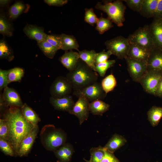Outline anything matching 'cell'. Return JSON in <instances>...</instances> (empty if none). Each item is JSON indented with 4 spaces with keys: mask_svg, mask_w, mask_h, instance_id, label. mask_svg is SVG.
I'll return each instance as SVG.
<instances>
[{
    "mask_svg": "<svg viewBox=\"0 0 162 162\" xmlns=\"http://www.w3.org/2000/svg\"><path fill=\"white\" fill-rule=\"evenodd\" d=\"M2 116V118L5 120L8 126V142L17 156L22 141L35 126L25 118L20 107H7L4 111Z\"/></svg>",
    "mask_w": 162,
    "mask_h": 162,
    "instance_id": "6da1fadb",
    "label": "cell"
},
{
    "mask_svg": "<svg viewBox=\"0 0 162 162\" xmlns=\"http://www.w3.org/2000/svg\"><path fill=\"white\" fill-rule=\"evenodd\" d=\"M66 77L71 83L74 91H77L97 82L98 74L80 59L76 67L69 72Z\"/></svg>",
    "mask_w": 162,
    "mask_h": 162,
    "instance_id": "7a4b0ae2",
    "label": "cell"
},
{
    "mask_svg": "<svg viewBox=\"0 0 162 162\" xmlns=\"http://www.w3.org/2000/svg\"><path fill=\"white\" fill-rule=\"evenodd\" d=\"M42 144L47 150L53 152L66 143L67 135L64 131L52 124L44 126L40 134Z\"/></svg>",
    "mask_w": 162,
    "mask_h": 162,
    "instance_id": "3957f363",
    "label": "cell"
},
{
    "mask_svg": "<svg viewBox=\"0 0 162 162\" xmlns=\"http://www.w3.org/2000/svg\"><path fill=\"white\" fill-rule=\"evenodd\" d=\"M95 8L106 13L108 17L118 27L123 26L125 21L124 13L126 8L122 1H103L98 2Z\"/></svg>",
    "mask_w": 162,
    "mask_h": 162,
    "instance_id": "277c9868",
    "label": "cell"
},
{
    "mask_svg": "<svg viewBox=\"0 0 162 162\" xmlns=\"http://www.w3.org/2000/svg\"><path fill=\"white\" fill-rule=\"evenodd\" d=\"M105 45L112 55L116 56L118 59H125L128 57L130 46L128 38L118 36L106 41Z\"/></svg>",
    "mask_w": 162,
    "mask_h": 162,
    "instance_id": "5b68a950",
    "label": "cell"
},
{
    "mask_svg": "<svg viewBox=\"0 0 162 162\" xmlns=\"http://www.w3.org/2000/svg\"><path fill=\"white\" fill-rule=\"evenodd\" d=\"M128 38L130 43L145 48L150 51L155 47L148 25L140 27L129 35Z\"/></svg>",
    "mask_w": 162,
    "mask_h": 162,
    "instance_id": "8992f818",
    "label": "cell"
},
{
    "mask_svg": "<svg viewBox=\"0 0 162 162\" xmlns=\"http://www.w3.org/2000/svg\"><path fill=\"white\" fill-rule=\"evenodd\" d=\"M73 94L78 98L83 97L90 102L102 100L107 95L102 88L101 83L97 81L80 90L74 91Z\"/></svg>",
    "mask_w": 162,
    "mask_h": 162,
    "instance_id": "52a82bcc",
    "label": "cell"
},
{
    "mask_svg": "<svg viewBox=\"0 0 162 162\" xmlns=\"http://www.w3.org/2000/svg\"><path fill=\"white\" fill-rule=\"evenodd\" d=\"M73 89L72 86L66 77L60 76L53 81L50 88L51 97L60 98L70 95Z\"/></svg>",
    "mask_w": 162,
    "mask_h": 162,
    "instance_id": "ba28073f",
    "label": "cell"
},
{
    "mask_svg": "<svg viewBox=\"0 0 162 162\" xmlns=\"http://www.w3.org/2000/svg\"><path fill=\"white\" fill-rule=\"evenodd\" d=\"M162 78V73L148 69L139 82L146 92L155 96Z\"/></svg>",
    "mask_w": 162,
    "mask_h": 162,
    "instance_id": "9c48e42d",
    "label": "cell"
},
{
    "mask_svg": "<svg viewBox=\"0 0 162 162\" xmlns=\"http://www.w3.org/2000/svg\"><path fill=\"white\" fill-rule=\"evenodd\" d=\"M125 59L128 73L132 79L133 81L139 82L148 70L147 63L128 57Z\"/></svg>",
    "mask_w": 162,
    "mask_h": 162,
    "instance_id": "30bf717a",
    "label": "cell"
},
{
    "mask_svg": "<svg viewBox=\"0 0 162 162\" xmlns=\"http://www.w3.org/2000/svg\"><path fill=\"white\" fill-rule=\"evenodd\" d=\"M78 98L72 109L69 113L76 116L79 119L80 124L81 125L88 118L90 112V102L82 97H79Z\"/></svg>",
    "mask_w": 162,
    "mask_h": 162,
    "instance_id": "8fae6325",
    "label": "cell"
},
{
    "mask_svg": "<svg viewBox=\"0 0 162 162\" xmlns=\"http://www.w3.org/2000/svg\"><path fill=\"white\" fill-rule=\"evenodd\" d=\"M2 98L5 106H15L21 108L23 106L21 98L14 89L7 87L4 89Z\"/></svg>",
    "mask_w": 162,
    "mask_h": 162,
    "instance_id": "7c38bea8",
    "label": "cell"
},
{
    "mask_svg": "<svg viewBox=\"0 0 162 162\" xmlns=\"http://www.w3.org/2000/svg\"><path fill=\"white\" fill-rule=\"evenodd\" d=\"M38 126L34 127L22 141L17 154V156H27L30 152L38 132Z\"/></svg>",
    "mask_w": 162,
    "mask_h": 162,
    "instance_id": "4fadbf2b",
    "label": "cell"
},
{
    "mask_svg": "<svg viewBox=\"0 0 162 162\" xmlns=\"http://www.w3.org/2000/svg\"><path fill=\"white\" fill-rule=\"evenodd\" d=\"M149 26L154 47L162 50V18L154 19Z\"/></svg>",
    "mask_w": 162,
    "mask_h": 162,
    "instance_id": "5bb4252c",
    "label": "cell"
},
{
    "mask_svg": "<svg viewBox=\"0 0 162 162\" xmlns=\"http://www.w3.org/2000/svg\"><path fill=\"white\" fill-rule=\"evenodd\" d=\"M49 101L55 110L68 112L72 109L75 103L70 95L60 98L51 97Z\"/></svg>",
    "mask_w": 162,
    "mask_h": 162,
    "instance_id": "9a60e30c",
    "label": "cell"
},
{
    "mask_svg": "<svg viewBox=\"0 0 162 162\" xmlns=\"http://www.w3.org/2000/svg\"><path fill=\"white\" fill-rule=\"evenodd\" d=\"M147 63L148 70L162 73V50L156 47L151 50Z\"/></svg>",
    "mask_w": 162,
    "mask_h": 162,
    "instance_id": "2e32d148",
    "label": "cell"
},
{
    "mask_svg": "<svg viewBox=\"0 0 162 162\" xmlns=\"http://www.w3.org/2000/svg\"><path fill=\"white\" fill-rule=\"evenodd\" d=\"M80 58L78 52L72 50L66 51L59 58V60L63 65L69 72L71 71L76 67Z\"/></svg>",
    "mask_w": 162,
    "mask_h": 162,
    "instance_id": "e0dca14e",
    "label": "cell"
},
{
    "mask_svg": "<svg viewBox=\"0 0 162 162\" xmlns=\"http://www.w3.org/2000/svg\"><path fill=\"white\" fill-rule=\"evenodd\" d=\"M23 31L29 39L36 40L37 43L45 40L47 35L42 28L30 24H27Z\"/></svg>",
    "mask_w": 162,
    "mask_h": 162,
    "instance_id": "ac0fdd59",
    "label": "cell"
},
{
    "mask_svg": "<svg viewBox=\"0 0 162 162\" xmlns=\"http://www.w3.org/2000/svg\"><path fill=\"white\" fill-rule=\"evenodd\" d=\"M128 58L147 62L150 51L146 48L130 43Z\"/></svg>",
    "mask_w": 162,
    "mask_h": 162,
    "instance_id": "d6986e66",
    "label": "cell"
},
{
    "mask_svg": "<svg viewBox=\"0 0 162 162\" xmlns=\"http://www.w3.org/2000/svg\"><path fill=\"white\" fill-rule=\"evenodd\" d=\"M54 152L57 159V162H70L74 150L71 144L66 143Z\"/></svg>",
    "mask_w": 162,
    "mask_h": 162,
    "instance_id": "ffe728a7",
    "label": "cell"
},
{
    "mask_svg": "<svg viewBox=\"0 0 162 162\" xmlns=\"http://www.w3.org/2000/svg\"><path fill=\"white\" fill-rule=\"evenodd\" d=\"M127 141L126 139L122 136L115 134L104 147L106 150L113 153L124 145Z\"/></svg>",
    "mask_w": 162,
    "mask_h": 162,
    "instance_id": "44dd1931",
    "label": "cell"
},
{
    "mask_svg": "<svg viewBox=\"0 0 162 162\" xmlns=\"http://www.w3.org/2000/svg\"><path fill=\"white\" fill-rule=\"evenodd\" d=\"M30 7L28 4H25L21 1H17L9 8V17L12 20L15 19L22 13L27 12Z\"/></svg>",
    "mask_w": 162,
    "mask_h": 162,
    "instance_id": "7402d4cb",
    "label": "cell"
},
{
    "mask_svg": "<svg viewBox=\"0 0 162 162\" xmlns=\"http://www.w3.org/2000/svg\"><path fill=\"white\" fill-rule=\"evenodd\" d=\"M158 2V0H144L139 13L147 18L154 17Z\"/></svg>",
    "mask_w": 162,
    "mask_h": 162,
    "instance_id": "603a6c76",
    "label": "cell"
},
{
    "mask_svg": "<svg viewBox=\"0 0 162 162\" xmlns=\"http://www.w3.org/2000/svg\"><path fill=\"white\" fill-rule=\"evenodd\" d=\"M60 35L62 40L61 50L65 51L73 49L79 51L78 49L79 46L75 37L64 33Z\"/></svg>",
    "mask_w": 162,
    "mask_h": 162,
    "instance_id": "cb8c5ba5",
    "label": "cell"
},
{
    "mask_svg": "<svg viewBox=\"0 0 162 162\" xmlns=\"http://www.w3.org/2000/svg\"><path fill=\"white\" fill-rule=\"evenodd\" d=\"M110 106V104L102 100H95L90 103V111L93 115L102 116L109 110Z\"/></svg>",
    "mask_w": 162,
    "mask_h": 162,
    "instance_id": "d4e9b609",
    "label": "cell"
},
{
    "mask_svg": "<svg viewBox=\"0 0 162 162\" xmlns=\"http://www.w3.org/2000/svg\"><path fill=\"white\" fill-rule=\"evenodd\" d=\"M22 115L25 118L34 126H37L40 118L36 112L26 103L21 108Z\"/></svg>",
    "mask_w": 162,
    "mask_h": 162,
    "instance_id": "484cf974",
    "label": "cell"
},
{
    "mask_svg": "<svg viewBox=\"0 0 162 162\" xmlns=\"http://www.w3.org/2000/svg\"><path fill=\"white\" fill-rule=\"evenodd\" d=\"M97 53L94 50H84L79 51L78 54L80 59L85 62L94 71L95 66V59Z\"/></svg>",
    "mask_w": 162,
    "mask_h": 162,
    "instance_id": "4316f807",
    "label": "cell"
},
{
    "mask_svg": "<svg viewBox=\"0 0 162 162\" xmlns=\"http://www.w3.org/2000/svg\"><path fill=\"white\" fill-rule=\"evenodd\" d=\"M147 114L151 124L154 127L158 124L162 118V107L153 106L149 109Z\"/></svg>",
    "mask_w": 162,
    "mask_h": 162,
    "instance_id": "83f0119b",
    "label": "cell"
},
{
    "mask_svg": "<svg viewBox=\"0 0 162 162\" xmlns=\"http://www.w3.org/2000/svg\"><path fill=\"white\" fill-rule=\"evenodd\" d=\"M0 58L9 62L12 61L14 58L13 50L4 39L0 41Z\"/></svg>",
    "mask_w": 162,
    "mask_h": 162,
    "instance_id": "f1b7e54d",
    "label": "cell"
},
{
    "mask_svg": "<svg viewBox=\"0 0 162 162\" xmlns=\"http://www.w3.org/2000/svg\"><path fill=\"white\" fill-rule=\"evenodd\" d=\"M106 151L104 147L101 146L97 147H92L90 150V160H84L86 162H100L105 155Z\"/></svg>",
    "mask_w": 162,
    "mask_h": 162,
    "instance_id": "f546056e",
    "label": "cell"
},
{
    "mask_svg": "<svg viewBox=\"0 0 162 162\" xmlns=\"http://www.w3.org/2000/svg\"><path fill=\"white\" fill-rule=\"evenodd\" d=\"M37 44L44 54L46 57L50 59H52L54 58L58 50L45 40L37 43Z\"/></svg>",
    "mask_w": 162,
    "mask_h": 162,
    "instance_id": "4dcf8cb0",
    "label": "cell"
},
{
    "mask_svg": "<svg viewBox=\"0 0 162 162\" xmlns=\"http://www.w3.org/2000/svg\"><path fill=\"white\" fill-rule=\"evenodd\" d=\"M101 83L103 90L107 94L114 89L116 86L117 81L114 75L111 74L105 77Z\"/></svg>",
    "mask_w": 162,
    "mask_h": 162,
    "instance_id": "1f68e13d",
    "label": "cell"
},
{
    "mask_svg": "<svg viewBox=\"0 0 162 162\" xmlns=\"http://www.w3.org/2000/svg\"><path fill=\"white\" fill-rule=\"evenodd\" d=\"M0 33L3 35L10 37L13 35V28L10 22L4 15L0 16Z\"/></svg>",
    "mask_w": 162,
    "mask_h": 162,
    "instance_id": "d6a6232c",
    "label": "cell"
},
{
    "mask_svg": "<svg viewBox=\"0 0 162 162\" xmlns=\"http://www.w3.org/2000/svg\"><path fill=\"white\" fill-rule=\"evenodd\" d=\"M96 24L95 29L100 34H103L113 26L112 22L110 19L102 16L98 18Z\"/></svg>",
    "mask_w": 162,
    "mask_h": 162,
    "instance_id": "836d02e7",
    "label": "cell"
},
{
    "mask_svg": "<svg viewBox=\"0 0 162 162\" xmlns=\"http://www.w3.org/2000/svg\"><path fill=\"white\" fill-rule=\"evenodd\" d=\"M24 74V70L21 68L15 67L9 70L8 76L9 83L20 82Z\"/></svg>",
    "mask_w": 162,
    "mask_h": 162,
    "instance_id": "e575fe53",
    "label": "cell"
},
{
    "mask_svg": "<svg viewBox=\"0 0 162 162\" xmlns=\"http://www.w3.org/2000/svg\"><path fill=\"white\" fill-rule=\"evenodd\" d=\"M116 62L115 60H108L96 65L94 71L101 77L105 76L107 70L113 66Z\"/></svg>",
    "mask_w": 162,
    "mask_h": 162,
    "instance_id": "d590c367",
    "label": "cell"
},
{
    "mask_svg": "<svg viewBox=\"0 0 162 162\" xmlns=\"http://www.w3.org/2000/svg\"><path fill=\"white\" fill-rule=\"evenodd\" d=\"M0 148L5 154L10 156H17L10 143L7 141L0 139Z\"/></svg>",
    "mask_w": 162,
    "mask_h": 162,
    "instance_id": "8d00e7d4",
    "label": "cell"
},
{
    "mask_svg": "<svg viewBox=\"0 0 162 162\" xmlns=\"http://www.w3.org/2000/svg\"><path fill=\"white\" fill-rule=\"evenodd\" d=\"M98 19L92 8L85 9L84 21L85 22L93 26L96 23Z\"/></svg>",
    "mask_w": 162,
    "mask_h": 162,
    "instance_id": "74e56055",
    "label": "cell"
},
{
    "mask_svg": "<svg viewBox=\"0 0 162 162\" xmlns=\"http://www.w3.org/2000/svg\"><path fill=\"white\" fill-rule=\"evenodd\" d=\"M45 40L58 50L61 49L62 40L60 35L47 34Z\"/></svg>",
    "mask_w": 162,
    "mask_h": 162,
    "instance_id": "f35d334b",
    "label": "cell"
},
{
    "mask_svg": "<svg viewBox=\"0 0 162 162\" xmlns=\"http://www.w3.org/2000/svg\"><path fill=\"white\" fill-rule=\"evenodd\" d=\"M128 6L134 11L140 13L144 0H124Z\"/></svg>",
    "mask_w": 162,
    "mask_h": 162,
    "instance_id": "ab89813d",
    "label": "cell"
},
{
    "mask_svg": "<svg viewBox=\"0 0 162 162\" xmlns=\"http://www.w3.org/2000/svg\"><path fill=\"white\" fill-rule=\"evenodd\" d=\"M112 55L110 51L108 50L106 51L104 50L99 52L97 53L95 59V65L107 61Z\"/></svg>",
    "mask_w": 162,
    "mask_h": 162,
    "instance_id": "60d3db41",
    "label": "cell"
},
{
    "mask_svg": "<svg viewBox=\"0 0 162 162\" xmlns=\"http://www.w3.org/2000/svg\"><path fill=\"white\" fill-rule=\"evenodd\" d=\"M8 129L7 123L3 118L0 119V139L8 141Z\"/></svg>",
    "mask_w": 162,
    "mask_h": 162,
    "instance_id": "b9f144b4",
    "label": "cell"
},
{
    "mask_svg": "<svg viewBox=\"0 0 162 162\" xmlns=\"http://www.w3.org/2000/svg\"><path fill=\"white\" fill-rule=\"evenodd\" d=\"M9 70L0 69V89L2 90L8 87L9 84L8 79Z\"/></svg>",
    "mask_w": 162,
    "mask_h": 162,
    "instance_id": "7bdbcfd3",
    "label": "cell"
},
{
    "mask_svg": "<svg viewBox=\"0 0 162 162\" xmlns=\"http://www.w3.org/2000/svg\"><path fill=\"white\" fill-rule=\"evenodd\" d=\"M100 162H120L113 153L106 150L105 155Z\"/></svg>",
    "mask_w": 162,
    "mask_h": 162,
    "instance_id": "ee69618b",
    "label": "cell"
},
{
    "mask_svg": "<svg viewBox=\"0 0 162 162\" xmlns=\"http://www.w3.org/2000/svg\"><path fill=\"white\" fill-rule=\"evenodd\" d=\"M44 2L49 6L60 7L66 4L67 0H45Z\"/></svg>",
    "mask_w": 162,
    "mask_h": 162,
    "instance_id": "f6af8a7d",
    "label": "cell"
},
{
    "mask_svg": "<svg viewBox=\"0 0 162 162\" xmlns=\"http://www.w3.org/2000/svg\"><path fill=\"white\" fill-rule=\"evenodd\" d=\"M153 18L154 19L162 18V0H158Z\"/></svg>",
    "mask_w": 162,
    "mask_h": 162,
    "instance_id": "bcb514c9",
    "label": "cell"
},
{
    "mask_svg": "<svg viewBox=\"0 0 162 162\" xmlns=\"http://www.w3.org/2000/svg\"><path fill=\"white\" fill-rule=\"evenodd\" d=\"M155 96L162 98V78L159 82Z\"/></svg>",
    "mask_w": 162,
    "mask_h": 162,
    "instance_id": "7dc6e473",
    "label": "cell"
},
{
    "mask_svg": "<svg viewBox=\"0 0 162 162\" xmlns=\"http://www.w3.org/2000/svg\"><path fill=\"white\" fill-rule=\"evenodd\" d=\"M10 2V0H0V6L2 7L6 6Z\"/></svg>",
    "mask_w": 162,
    "mask_h": 162,
    "instance_id": "c3c4849f",
    "label": "cell"
}]
</instances>
